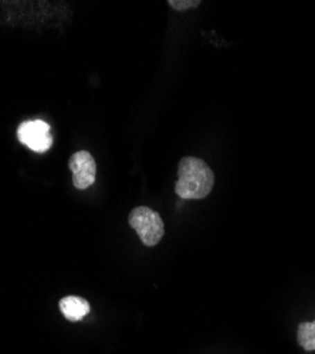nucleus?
I'll use <instances>...</instances> for the list:
<instances>
[{"instance_id":"1","label":"nucleus","mask_w":315,"mask_h":354,"mask_svg":"<svg viewBox=\"0 0 315 354\" xmlns=\"http://www.w3.org/2000/svg\"><path fill=\"white\" fill-rule=\"evenodd\" d=\"M213 186L215 174L202 159L188 156L179 162L175 192L181 198H205Z\"/></svg>"},{"instance_id":"2","label":"nucleus","mask_w":315,"mask_h":354,"mask_svg":"<svg viewBox=\"0 0 315 354\" xmlns=\"http://www.w3.org/2000/svg\"><path fill=\"white\" fill-rule=\"evenodd\" d=\"M129 225L136 231L142 244L147 247L156 245L165 234V225L161 216L150 207H136L129 214Z\"/></svg>"},{"instance_id":"3","label":"nucleus","mask_w":315,"mask_h":354,"mask_svg":"<svg viewBox=\"0 0 315 354\" xmlns=\"http://www.w3.org/2000/svg\"><path fill=\"white\" fill-rule=\"evenodd\" d=\"M19 140L28 149L35 152H46L53 145V136L50 135V125L42 120L26 121L17 129Z\"/></svg>"},{"instance_id":"4","label":"nucleus","mask_w":315,"mask_h":354,"mask_svg":"<svg viewBox=\"0 0 315 354\" xmlns=\"http://www.w3.org/2000/svg\"><path fill=\"white\" fill-rule=\"evenodd\" d=\"M69 166L73 171V183L78 190L89 189L96 182L97 165L90 152L80 151L70 158Z\"/></svg>"},{"instance_id":"5","label":"nucleus","mask_w":315,"mask_h":354,"mask_svg":"<svg viewBox=\"0 0 315 354\" xmlns=\"http://www.w3.org/2000/svg\"><path fill=\"white\" fill-rule=\"evenodd\" d=\"M90 304L80 297H66L60 301V310L66 319L78 322L90 313Z\"/></svg>"},{"instance_id":"6","label":"nucleus","mask_w":315,"mask_h":354,"mask_svg":"<svg viewBox=\"0 0 315 354\" xmlns=\"http://www.w3.org/2000/svg\"><path fill=\"white\" fill-rule=\"evenodd\" d=\"M298 344L307 351H315V320L303 322L297 329Z\"/></svg>"},{"instance_id":"7","label":"nucleus","mask_w":315,"mask_h":354,"mask_svg":"<svg viewBox=\"0 0 315 354\" xmlns=\"http://www.w3.org/2000/svg\"><path fill=\"white\" fill-rule=\"evenodd\" d=\"M169 5L177 9V10H186V9H192V8H197L200 5L199 0H195V2H192V0H170Z\"/></svg>"}]
</instances>
